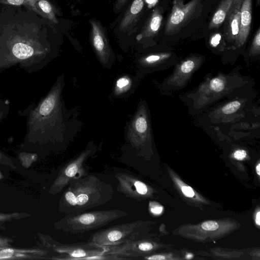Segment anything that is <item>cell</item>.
Listing matches in <instances>:
<instances>
[{
    "label": "cell",
    "mask_w": 260,
    "mask_h": 260,
    "mask_svg": "<svg viewBox=\"0 0 260 260\" xmlns=\"http://www.w3.org/2000/svg\"><path fill=\"white\" fill-rule=\"evenodd\" d=\"M52 24L28 6L0 4V74L40 71L53 54Z\"/></svg>",
    "instance_id": "cell-1"
},
{
    "label": "cell",
    "mask_w": 260,
    "mask_h": 260,
    "mask_svg": "<svg viewBox=\"0 0 260 260\" xmlns=\"http://www.w3.org/2000/svg\"><path fill=\"white\" fill-rule=\"evenodd\" d=\"M68 185L59 205V211L66 215L78 214L105 204L114 195L112 186L93 175L73 179Z\"/></svg>",
    "instance_id": "cell-2"
},
{
    "label": "cell",
    "mask_w": 260,
    "mask_h": 260,
    "mask_svg": "<svg viewBox=\"0 0 260 260\" xmlns=\"http://www.w3.org/2000/svg\"><path fill=\"white\" fill-rule=\"evenodd\" d=\"M59 95V89L55 86L37 104L33 103L18 112L26 117L25 144L42 145L52 141L55 134Z\"/></svg>",
    "instance_id": "cell-3"
},
{
    "label": "cell",
    "mask_w": 260,
    "mask_h": 260,
    "mask_svg": "<svg viewBox=\"0 0 260 260\" xmlns=\"http://www.w3.org/2000/svg\"><path fill=\"white\" fill-rule=\"evenodd\" d=\"M128 213L119 209L83 212L66 215L56 223V227L65 233L78 234L99 229Z\"/></svg>",
    "instance_id": "cell-4"
},
{
    "label": "cell",
    "mask_w": 260,
    "mask_h": 260,
    "mask_svg": "<svg viewBox=\"0 0 260 260\" xmlns=\"http://www.w3.org/2000/svg\"><path fill=\"white\" fill-rule=\"evenodd\" d=\"M144 223L140 220L119 224L92 234L88 241L106 247L121 245L141 238Z\"/></svg>",
    "instance_id": "cell-5"
},
{
    "label": "cell",
    "mask_w": 260,
    "mask_h": 260,
    "mask_svg": "<svg viewBox=\"0 0 260 260\" xmlns=\"http://www.w3.org/2000/svg\"><path fill=\"white\" fill-rule=\"evenodd\" d=\"M201 2V0H191L184 4V0H173L172 9L165 26L166 35L177 33L195 18Z\"/></svg>",
    "instance_id": "cell-6"
},
{
    "label": "cell",
    "mask_w": 260,
    "mask_h": 260,
    "mask_svg": "<svg viewBox=\"0 0 260 260\" xmlns=\"http://www.w3.org/2000/svg\"><path fill=\"white\" fill-rule=\"evenodd\" d=\"M55 251L61 254L60 259L91 260L93 256L105 253L107 248L92 242L61 243L53 241L50 243Z\"/></svg>",
    "instance_id": "cell-7"
},
{
    "label": "cell",
    "mask_w": 260,
    "mask_h": 260,
    "mask_svg": "<svg viewBox=\"0 0 260 260\" xmlns=\"http://www.w3.org/2000/svg\"><path fill=\"white\" fill-rule=\"evenodd\" d=\"M92 149L87 148L62 167L52 186V191L54 193H56L61 191L73 179L86 175L85 163L92 155Z\"/></svg>",
    "instance_id": "cell-8"
},
{
    "label": "cell",
    "mask_w": 260,
    "mask_h": 260,
    "mask_svg": "<svg viewBox=\"0 0 260 260\" xmlns=\"http://www.w3.org/2000/svg\"><path fill=\"white\" fill-rule=\"evenodd\" d=\"M114 176L118 182L117 190L125 197L140 200L147 196L149 192L147 185L134 175L119 172Z\"/></svg>",
    "instance_id": "cell-9"
},
{
    "label": "cell",
    "mask_w": 260,
    "mask_h": 260,
    "mask_svg": "<svg viewBox=\"0 0 260 260\" xmlns=\"http://www.w3.org/2000/svg\"><path fill=\"white\" fill-rule=\"evenodd\" d=\"M243 0H234L223 22V35L229 41L236 45L238 39L241 8Z\"/></svg>",
    "instance_id": "cell-10"
},
{
    "label": "cell",
    "mask_w": 260,
    "mask_h": 260,
    "mask_svg": "<svg viewBox=\"0 0 260 260\" xmlns=\"http://www.w3.org/2000/svg\"><path fill=\"white\" fill-rule=\"evenodd\" d=\"M89 23L92 45L100 58L105 59L110 54V46L105 30L100 22L95 19H90Z\"/></svg>",
    "instance_id": "cell-11"
},
{
    "label": "cell",
    "mask_w": 260,
    "mask_h": 260,
    "mask_svg": "<svg viewBox=\"0 0 260 260\" xmlns=\"http://www.w3.org/2000/svg\"><path fill=\"white\" fill-rule=\"evenodd\" d=\"M145 0H133L120 20L118 28L120 32L128 34L136 26L141 17Z\"/></svg>",
    "instance_id": "cell-12"
},
{
    "label": "cell",
    "mask_w": 260,
    "mask_h": 260,
    "mask_svg": "<svg viewBox=\"0 0 260 260\" xmlns=\"http://www.w3.org/2000/svg\"><path fill=\"white\" fill-rule=\"evenodd\" d=\"M163 19V9L155 7L151 12L136 39L140 41L144 38L155 36L158 32Z\"/></svg>",
    "instance_id": "cell-13"
},
{
    "label": "cell",
    "mask_w": 260,
    "mask_h": 260,
    "mask_svg": "<svg viewBox=\"0 0 260 260\" xmlns=\"http://www.w3.org/2000/svg\"><path fill=\"white\" fill-rule=\"evenodd\" d=\"M252 20V0H243L241 8L240 24L238 46L243 45L250 32Z\"/></svg>",
    "instance_id": "cell-14"
},
{
    "label": "cell",
    "mask_w": 260,
    "mask_h": 260,
    "mask_svg": "<svg viewBox=\"0 0 260 260\" xmlns=\"http://www.w3.org/2000/svg\"><path fill=\"white\" fill-rule=\"evenodd\" d=\"M33 10L53 24H57L56 9L49 0H37L33 4Z\"/></svg>",
    "instance_id": "cell-15"
},
{
    "label": "cell",
    "mask_w": 260,
    "mask_h": 260,
    "mask_svg": "<svg viewBox=\"0 0 260 260\" xmlns=\"http://www.w3.org/2000/svg\"><path fill=\"white\" fill-rule=\"evenodd\" d=\"M234 0H221L218 4L208 25L209 29L220 27L223 23L225 17Z\"/></svg>",
    "instance_id": "cell-16"
},
{
    "label": "cell",
    "mask_w": 260,
    "mask_h": 260,
    "mask_svg": "<svg viewBox=\"0 0 260 260\" xmlns=\"http://www.w3.org/2000/svg\"><path fill=\"white\" fill-rule=\"evenodd\" d=\"M37 0H0V4L14 6H25L33 9L34 3Z\"/></svg>",
    "instance_id": "cell-17"
},
{
    "label": "cell",
    "mask_w": 260,
    "mask_h": 260,
    "mask_svg": "<svg viewBox=\"0 0 260 260\" xmlns=\"http://www.w3.org/2000/svg\"><path fill=\"white\" fill-rule=\"evenodd\" d=\"M9 107L10 103L8 100L2 99L0 95V122L8 116Z\"/></svg>",
    "instance_id": "cell-18"
},
{
    "label": "cell",
    "mask_w": 260,
    "mask_h": 260,
    "mask_svg": "<svg viewBox=\"0 0 260 260\" xmlns=\"http://www.w3.org/2000/svg\"><path fill=\"white\" fill-rule=\"evenodd\" d=\"M241 106L240 103L238 101L230 102L222 108V111L225 114H230L237 111Z\"/></svg>",
    "instance_id": "cell-19"
},
{
    "label": "cell",
    "mask_w": 260,
    "mask_h": 260,
    "mask_svg": "<svg viewBox=\"0 0 260 260\" xmlns=\"http://www.w3.org/2000/svg\"><path fill=\"white\" fill-rule=\"evenodd\" d=\"M260 50V28H258L257 29L255 36L254 37L251 48L250 50V53H259Z\"/></svg>",
    "instance_id": "cell-20"
},
{
    "label": "cell",
    "mask_w": 260,
    "mask_h": 260,
    "mask_svg": "<svg viewBox=\"0 0 260 260\" xmlns=\"http://www.w3.org/2000/svg\"><path fill=\"white\" fill-rule=\"evenodd\" d=\"M135 127L139 133H144L147 128V123L145 118L142 116L138 117L135 121Z\"/></svg>",
    "instance_id": "cell-21"
},
{
    "label": "cell",
    "mask_w": 260,
    "mask_h": 260,
    "mask_svg": "<svg viewBox=\"0 0 260 260\" xmlns=\"http://www.w3.org/2000/svg\"><path fill=\"white\" fill-rule=\"evenodd\" d=\"M211 88L216 92H219L224 88V82L222 79L218 78L213 79L210 82Z\"/></svg>",
    "instance_id": "cell-22"
},
{
    "label": "cell",
    "mask_w": 260,
    "mask_h": 260,
    "mask_svg": "<svg viewBox=\"0 0 260 260\" xmlns=\"http://www.w3.org/2000/svg\"><path fill=\"white\" fill-rule=\"evenodd\" d=\"M222 39V36L220 32L214 33L210 37V44L213 47H216L220 44Z\"/></svg>",
    "instance_id": "cell-23"
},
{
    "label": "cell",
    "mask_w": 260,
    "mask_h": 260,
    "mask_svg": "<svg viewBox=\"0 0 260 260\" xmlns=\"http://www.w3.org/2000/svg\"><path fill=\"white\" fill-rule=\"evenodd\" d=\"M194 67V62L191 60H188L182 64L181 71L184 73H188L193 69Z\"/></svg>",
    "instance_id": "cell-24"
},
{
    "label": "cell",
    "mask_w": 260,
    "mask_h": 260,
    "mask_svg": "<svg viewBox=\"0 0 260 260\" xmlns=\"http://www.w3.org/2000/svg\"><path fill=\"white\" fill-rule=\"evenodd\" d=\"M219 227L218 223L214 221H206L202 224V228L206 231H215Z\"/></svg>",
    "instance_id": "cell-25"
},
{
    "label": "cell",
    "mask_w": 260,
    "mask_h": 260,
    "mask_svg": "<svg viewBox=\"0 0 260 260\" xmlns=\"http://www.w3.org/2000/svg\"><path fill=\"white\" fill-rule=\"evenodd\" d=\"M168 56V54H164L161 55H151L148 56L145 59V61L148 63L155 62L161 58H164Z\"/></svg>",
    "instance_id": "cell-26"
},
{
    "label": "cell",
    "mask_w": 260,
    "mask_h": 260,
    "mask_svg": "<svg viewBox=\"0 0 260 260\" xmlns=\"http://www.w3.org/2000/svg\"><path fill=\"white\" fill-rule=\"evenodd\" d=\"M129 0H116L113 6V10L115 13H117L126 5Z\"/></svg>",
    "instance_id": "cell-27"
},
{
    "label": "cell",
    "mask_w": 260,
    "mask_h": 260,
    "mask_svg": "<svg viewBox=\"0 0 260 260\" xmlns=\"http://www.w3.org/2000/svg\"><path fill=\"white\" fill-rule=\"evenodd\" d=\"M129 83L128 79L122 77L119 79L116 82V86L119 89H123L126 87Z\"/></svg>",
    "instance_id": "cell-28"
},
{
    "label": "cell",
    "mask_w": 260,
    "mask_h": 260,
    "mask_svg": "<svg viewBox=\"0 0 260 260\" xmlns=\"http://www.w3.org/2000/svg\"><path fill=\"white\" fill-rule=\"evenodd\" d=\"M181 189L182 192L186 197L191 198L193 197L194 195V191L190 186H182Z\"/></svg>",
    "instance_id": "cell-29"
},
{
    "label": "cell",
    "mask_w": 260,
    "mask_h": 260,
    "mask_svg": "<svg viewBox=\"0 0 260 260\" xmlns=\"http://www.w3.org/2000/svg\"><path fill=\"white\" fill-rule=\"evenodd\" d=\"M14 254V251L10 249H4L0 251V258H6L11 256Z\"/></svg>",
    "instance_id": "cell-30"
},
{
    "label": "cell",
    "mask_w": 260,
    "mask_h": 260,
    "mask_svg": "<svg viewBox=\"0 0 260 260\" xmlns=\"http://www.w3.org/2000/svg\"><path fill=\"white\" fill-rule=\"evenodd\" d=\"M246 156V152L244 150H238L234 154V157L238 160H242Z\"/></svg>",
    "instance_id": "cell-31"
},
{
    "label": "cell",
    "mask_w": 260,
    "mask_h": 260,
    "mask_svg": "<svg viewBox=\"0 0 260 260\" xmlns=\"http://www.w3.org/2000/svg\"><path fill=\"white\" fill-rule=\"evenodd\" d=\"M144 258L150 260H162L165 259V257L164 255L155 254L149 256H145Z\"/></svg>",
    "instance_id": "cell-32"
},
{
    "label": "cell",
    "mask_w": 260,
    "mask_h": 260,
    "mask_svg": "<svg viewBox=\"0 0 260 260\" xmlns=\"http://www.w3.org/2000/svg\"><path fill=\"white\" fill-rule=\"evenodd\" d=\"M162 207L159 206H154L151 208V211L154 214H159L161 212Z\"/></svg>",
    "instance_id": "cell-33"
},
{
    "label": "cell",
    "mask_w": 260,
    "mask_h": 260,
    "mask_svg": "<svg viewBox=\"0 0 260 260\" xmlns=\"http://www.w3.org/2000/svg\"><path fill=\"white\" fill-rule=\"evenodd\" d=\"M255 222L257 225H260V212L259 211H258L256 215Z\"/></svg>",
    "instance_id": "cell-34"
},
{
    "label": "cell",
    "mask_w": 260,
    "mask_h": 260,
    "mask_svg": "<svg viewBox=\"0 0 260 260\" xmlns=\"http://www.w3.org/2000/svg\"><path fill=\"white\" fill-rule=\"evenodd\" d=\"M256 171L258 174V175H260V164L258 163L257 166L256 167Z\"/></svg>",
    "instance_id": "cell-35"
},
{
    "label": "cell",
    "mask_w": 260,
    "mask_h": 260,
    "mask_svg": "<svg viewBox=\"0 0 260 260\" xmlns=\"http://www.w3.org/2000/svg\"><path fill=\"white\" fill-rule=\"evenodd\" d=\"M192 257H193V255L191 253H188L186 255V258H187V259H191L192 258Z\"/></svg>",
    "instance_id": "cell-36"
},
{
    "label": "cell",
    "mask_w": 260,
    "mask_h": 260,
    "mask_svg": "<svg viewBox=\"0 0 260 260\" xmlns=\"http://www.w3.org/2000/svg\"><path fill=\"white\" fill-rule=\"evenodd\" d=\"M260 0H256V4L257 6L259 5Z\"/></svg>",
    "instance_id": "cell-37"
}]
</instances>
